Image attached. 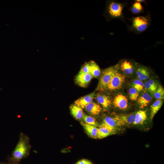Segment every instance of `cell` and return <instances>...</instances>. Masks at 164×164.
Here are the masks:
<instances>
[{
  "label": "cell",
  "instance_id": "1",
  "mask_svg": "<svg viewBox=\"0 0 164 164\" xmlns=\"http://www.w3.org/2000/svg\"><path fill=\"white\" fill-rule=\"evenodd\" d=\"M31 145L28 136L23 133L19 135V139L15 148L9 158V162L12 164H19L21 161L28 157Z\"/></svg>",
  "mask_w": 164,
  "mask_h": 164
},
{
  "label": "cell",
  "instance_id": "2",
  "mask_svg": "<svg viewBox=\"0 0 164 164\" xmlns=\"http://www.w3.org/2000/svg\"><path fill=\"white\" fill-rule=\"evenodd\" d=\"M117 71L116 69L112 67L105 69L101 75L97 90L102 91L107 89L111 78Z\"/></svg>",
  "mask_w": 164,
  "mask_h": 164
},
{
  "label": "cell",
  "instance_id": "3",
  "mask_svg": "<svg viewBox=\"0 0 164 164\" xmlns=\"http://www.w3.org/2000/svg\"><path fill=\"white\" fill-rule=\"evenodd\" d=\"M125 80V76L117 71L111 78L107 89L111 91L119 89L122 87Z\"/></svg>",
  "mask_w": 164,
  "mask_h": 164
},
{
  "label": "cell",
  "instance_id": "4",
  "mask_svg": "<svg viewBox=\"0 0 164 164\" xmlns=\"http://www.w3.org/2000/svg\"><path fill=\"white\" fill-rule=\"evenodd\" d=\"M135 114H121L115 116L114 118L118 127L123 125H128L133 124L135 118Z\"/></svg>",
  "mask_w": 164,
  "mask_h": 164
},
{
  "label": "cell",
  "instance_id": "5",
  "mask_svg": "<svg viewBox=\"0 0 164 164\" xmlns=\"http://www.w3.org/2000/svg\"><path fill=\"white\" fill-rule=\"evenodd\" d=\"M148 24L147 19L143 16L134 18L133 21L134 27L138 32H142L146 29Z\"/></svg>",
  "mask_w": 164,
  "mask_h": 164
},
{
  "label": "cell",
  "instance_id": "6",
  "mask_svg": "<svg viewBox=\"0 0 164 164\" xmlns=\"http://www.w3.org/2000/svg\"><path fill=\"white\" fill-rule=\"evenodd\" d=\"M100 126L106 128L113 134L115 133L118 127L114 118L110 117H105Z\"/></svg>",
  "mask_w": 164,
  "mask_h": 164
},
{
  "label": "cell",
  "instance_id": "7",
  "mask_svg": "<svg viewBox=\"0 0 164 164\" xmlns=\"http://www.w3.org/2000/svg\"><path fill=\"white\" fill-rule=\"evenodd\" d=\"M113 104L116 107L119 109H125L128 106V100L124 95L118 94L114 98Z\"/></svg>",
  "mask_w": 164,
  "mask_h": 164
},
{
  "label": "cell",
  "instance_id": "8",
  "mask_svg": "<svg viewBox=\"0 0 164 164\" xmlns=\"http://www.w3.org/2000/svg\"><path fill=\"white\" fill-rule=\"evenodd\" d=\"M92 77L90 73L79 72L75 78V81L79 86L85 87L91 81Z\"/></svg>",
  "mask_w": 164,
  "mask_h": 164
},
{
  "label": "cell",
  "instance_id": "9",
  "mask_svg": "<svg viewBox=\"0 0 164 164\" xmlns=\"http://www.w3.org/2000/svg\"><path fill=\"white\" fill-rule=\"evenodd\" d=\"M95 93H91L84 96L81 97L75 101V105L82 108L91 102L94 97Z\"/></svg>",
  "mask_w": 164,
  "mask_h": 164
},
{
  "label": "cell",
  "instance_id": "10",
  "mask_svg": "<svg viewBox=\"0 0 164 164\" xmlns=\"http://www.w3.org/2000/svg\"><path fill=\"white\" fill-rule=\"evenodd\" d=\"M123 6L121 4L114 2H111L108 7L110 14L113 17L120 16L122 13Z\"/></svg>",
  "mask_w": 164,
  "mask_h": 164
},
{
  "label": "cell",
  "instance_id": "11",
  "mask_svg": "<svg viewBox=\"0 0 164 164\" xmlns=\"http://www.w3.org/2000/svg\"><path fill=\"white\" fill-rule=\"evenodd\" d=\"M152 100L151 96L148 93L145 92L142 94L137 99V103L140 108H143L146 107Z\"/></svg>",
  "mask_w": 164,
  "mask_h": 164
},
{
  "label": "cell",
  "instance_id": "12",
  "mask_svg": "<svg viewBox=\"0 0 164 164\" xmlns=\"http://www.w3.org/2000/svg\"><path fill=\"white\" fill-rule=\"evenodd\" d=\"M81 124L89 136L94 138H97L98 128L97 127L83 122H81Z\"/></svg>",
  "mask_w": 164,
  "mask_h": 164
},
{
  "label": "cell",
  "instance_id": "13",
  "mask_svg": "<svg viewBox=\"0 0 164 164\" xmlns=\"http://www.w3.org/2000/svg\"><path fill=\"white\" fill-rule=\"evenodd\" d=\"M85 108L88 112L93 115L99 114L102 110L99 104L92 102L87 105Z\"/></svg>",
  "mask_w": 164,
  "mask_h": 164
},
{
  "label": "cell",
  "instance_id": "14",
  "mask_svg": "<svg viewBox=\"0 0 164 164\" xmlns=\"http://www.w3.org/2000/svg\"><path fill=\"white\" fill-rule=\"evenodd\" d=\"M147 118L146 111L139 110L135 114V120L133 124L135 125H142L146 120Z\"/></svg>",
  "mask_w": 164,
  "mask_h": 164
},
{
  "label": "cell",
  "instance_id": "15",
  "mask_svg": "<svg viewBox=\"0 0 164 164\" xmlns=\"http://www.w3.org/2000/svg\"><path fill=\"white\" fill-rule=\"evenodd\" d=\"M98 102L101 104L104 108H107L111 104V101L108 96L103 94H99L96 97Z\"/></svg>",
  "mask_w": 164,
  "mask_h": 164
},
{
  "label": "cell",
  "instance_id": "16",
  "mask_svg": "<svg viewBox=\"0 0 164 164\" xmlns=\"http://www.w3.org/2000/svg\"><path fill=\"white\" fill-rule=\"evenodd\" d=\"M120 68L126 74H131L134 70V67L132 63L127 60H124L121 62Z\"/></svg>",
  "mask_w": 164,
  "mask_h": 164
},
{
  "label": "cell",
  "instance_id": "17",
  "mask_svg": "<svg viewBox=\"0 0 164 164\" xmlns=\"http://www.w3.org/2000/svg\"><path fill=\"white\" fill-rule=\"evenodd\" d=\"M89 64V73L92 77H97L101 74L99 67L94 61H91Z\"/></svg>",
  "mask_w": 164,
  "mask_h": 164
},
{
  "label": "cell",
  "instance_id": "18",
  "mask_svg": "<svg viewBox=\"0 0 164 164\" xmlns=\"http://www.w3.org/2000/svg\"><path fill=\"white\" fill-rule=\"evenodd\" d=\"M163 104L162 100H157L151 106L150 118L152 119L160 109Z\"/></svg>",
  "mask_w": 164,
  "mask_h": 164
},
{
  "label": "cell",
  "instance_id": "19",
  "mask_svg": "<svg viewBox=\"0 0 164 164\" xmlns=\"http://www.w3.org/2000/svg\"><path fill=\"white\" fill-rule=\"evenodd\" d=\"M72 115L76 119L80 120L82 118L84 113L81 108L75 105H73L70 108Z\"/></svg>",
  "mask_w": 164,
  "mask_h": 164
},
{
  "label": "cell",
  "instance_id": "20",
  "mask_svg": "<svg viewBox=\"0 0 164 164\" xmlns=\"http://www.w3.org/2000/svg\"><path fill=\"white\" fill-rule=\"evenodd\" d=\"M136 73L139 80L142 81L147 79L149 77V73L148 70L142 67H139L137 69Z\"/></svg>",
  "mask_w": 164,
  "mask_h": 164
},
{
  "label": "cell",
  "instance_id": "21",
  "mask_svg": "<svg viewBox=\"0 0 164 164\" xmlns=\"http://www.w3.org/2000/svg\"><path fill=\"white\" fill-rule=\"evenodd\" d=\"M113 134L106 128L100 126L98 128L97 138H102Z\"/></svg>",
  "mask_w": 164,
  "mask_h": 164
},
{
  "label": "cell",
  "instance_id": "22",
  "mask_svg": "<svg viewBox=\"0 0 164 164\" xmlns=\"http://www.w3.org/2000/svg\"><path fill=\"white\" fill-rule=\"evenodd\" d=\"M82 119L85 123L97 127L98 123L95 119L92 117L88 116L84 114Z\"/></svg>",
  "mask_w": 164,
  "mask_h": 164
},
{
  "label": "cell",
  "instance_id": "23",
  "mask_svg": "<svg viewBox=\"0 0 164 164\" xmlns=\"http://www.w3.org/2000/svg\"><path fill=\"white\" fill-rule=\"evenodd\" d=\"M155 97L157 100H162L164 99V90L163 87L159 85L154 94Z\"/></svg>",
  "mask_w": 164,
  "mask_h": 164
},
{
  "label": "cell",
  "instance_id": "24",
  "mask_svg": "<svg viewBox=\"0 0 164 164\" xmlns=\"http://www.w3.org/2000/svg\"><path fill=\"white\" fill-rule=\"evenodd\" d=\"M129 97L130 99L132 101H136L138 98V92L134 88H130L128 91Z\"/></svg>",
  "mask_w": 164,
  "mask_h": 164
},
{
  "label": "cell",
  "instance_id": "25",
  "mask_svg": "<svg viewBox=\"0 0 164 164\" xmlns=\"http://www.w3.org/2000/svg\"><path fill=\"white\" fill-rule=\"evenodd\" d=\"M132 86L138 92H140L143 90L144 84L142 81L139 79L135 80L133 82Z\"/></svg>",
  "mask_w": 164,
  "mask_h": 164
},
{
  "label": "cell",
  "instance_id": "26",
  "mask_svg": "<svg viewBox=\"0 0 164 164\" xmlns=\"http://www.w3.org/2000/svg\"><path fill=\"white\" fill-rule=\"evenodd\" d=\"M142 9V6L140 2H136L133 4L132 11L133 13L137 14L139 13Z\"/></svg>",
  "mask_w": 164,
  "mask_h": 164
},
{
  "label": "cell",
  "instance_id": "27",
  "mask_svg": "<svg viewBox=\"0 0 164 164\" xmlns=\"http://www.w3.org/2000/svg\"><path fill=\"white\" fill-rule=\"evenodd\" d=\"M79 72L85 73H89V64L86 63L82 67Z\"/></svg>",
  "mask_w": 164,
  "mask_h": 164
},
{
  "label": "cell",
  "instance_id": "28",
  "mask_svg": "<svg viewBox=\"0 0 164 164\" xmlns=\"http://www.w3.org/2000/svg\"><path fill=\"white\" fill-rule=\"evenodd\" d=\"M144 87L145 89L151 93L153 94L155 92V91L152 87L149 84L148 82H146L144 84Z\"/></svg>",
  "mask_w": 164,
  "mask_h": 164
},
{
  "label": "cell",
  "instance_id": "29",
  "mask_svg": "<svg viewBox=\"0 0 164 164\" xmlns=\"http://www.w3.org/2000/svg\"><path fill=\"white\" fill-rule=\"evenodd\" d=\"M75 164H92V163L89 160L83 159L77 161Z\"/></svg>",
  "mask_w": 164,
  "mask_h": 164
},
{
  "label": "cell",
  "instance_id": "30",
  "mask_svg": "<svg viewBox=\"0 0 164 164\" xmlns=\"http://www.w3.org/2000/svg\"><path fill=\"white\" fill-rule=\"evenodd\" d=\"M148 82L154 89L156 91L158 87L155 81L153 80L150 79Z\"/></svg>",
  "mask_w": 164,
  "mask_h": 164
},
{
  "label": "cell",
  "instance_id": "31",
  "mask_svg": "<svg viewBox=\"0 0 164 164\" xmlns=\"http://www.w3.org/2000/svg\"><path fill=\"white\" fill-rule=\"evenodd\" d=\"M0 164H12V163L9 162H0Z\"/></svg>",
  "mask_w": 164,
  "mask_h": 164
},
{
  "label": "cell",
  "instance_id": "32",
  "mask_svg": "<svg viewBox=\"0 0 164 164\" xmlns=\"http://www.w3.org/2000/svg\"><path fill=\"white\" fill-rule=\"evenodd\" d=\"M144 0H136V2H144Z\"/></svg>",
  "mask_w": 164,
  "mask_h": 164
}]
</instances>
